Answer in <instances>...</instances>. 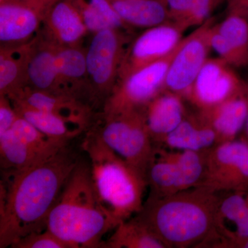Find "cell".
I'll return each mask as SVG.
<instances>
[{
	"instance_id": "1",
	"label": "cell",
	"mask_w": 248,
	"mask_h": 248,
	"mask_svg": "<svg viewBox=\"0 0 248 248\" xmlns=\"http://www.w3.org/2000/svg\"><path fill=\"white\" fill-rule=\"evenodd\" d=\"M80 158L70 144L20 170L3 171L0 186V248L47 229L50 211Z\"/></svg>"
},
{
	"instance_id": "2",
	"label": "cell",
	"mask_w": 248,
	"mask_h": 248,
	"mask_svg": "<svg viewBox=\"0 0 248 248\" xmlns=\"http://www.w3.org/2000/svg\"><path fill=\"white\" fill-rule=\"evenodd\" d=\"M117 226L98 199L89 163L79 159L50 211L47 230L70 248H104L103 237Z\"/></svg>"
},
{
	"instance_id": "3",
	"label": "cell",
	"mask_w": 248,
	"mask_h": 248,
	"mask_svg": "<svg viewBox=\"0 0 248 248\" xmlns=\"http://www.w3.org/2000/svg\"><path fill=\"white\" fill-rule=\"evenodd\" d=\"M89 159L91 179L102 206L117 226L143 208L144 174L110 149L91 127L81 144Z\"/></svg>"
},
{
	"instance_id": "4",
	"label": "cell",
	"mask_w": 248,
	"mask_h": 248,
	"mask_svg": "<svg viewBox=\"0 0 248 248\" xmlns=\"http://www.w3.org/2000/svg\"><path fill=\"white\" fill-rule=\"evenodd\" d=\"M205 196L152 197L135 218L165 246L186 247L208 234L213 223V202Z\"/></svg>"
},
{
	"instance_id": "5",
	"label": "cell",
	"mask_w": 248,
	"mask_h": 248,
	"mask_svg": "<svg viewBox=\"0 0 248 248\" xmlns=\"http://www.w3.org/2000/svg\"><path fill=\"white\" fill-rule=\"evenodd\" d=\"M130 32L106 29L92 34L86 49L87 102L93 109L104 107L118 79Z\"/></svg>"
},
{
	"instance_id": "6",
	"label": "cell",
	"mask_w": 248,
	"mask_h": 248,
	"mask_svg": "<svg viewBox=\"0 0 248 248\" xmlns=\"http://www.w3.org/2000/svg\"><path fill=\"white\" fill-rule=\"evenodd\" d=\"M101 124L93 126L99 136L110 149L146 177L153 151L143 110L101 115Z\"/></svg>"
},
{
	"instance_id": "7",
	"label": "cell",
	"mask_w": 248,
	"mask_h": 248,
	"mask_svg": "<svg viewBox=\"0 0 248 248\" xmlns=\"http://www.w3.org/2000/svg\"><path fill=\"white\" fill-rule=\"evenodd\" d=\"M179 46L165 58L117 80L102 108L101 115L143 110L164 91L168 71Z\"/></svg>"
},
{
	"instance_id": "8",
	"label": "cell",
	"mask_w": 248,
	"mask_h": 248,
	"mask_svg": "<svg viewBox=\"0 0 248 248\" xmlns=\"http://www.w3.org/2000/svg\"><path fill=\"white\" fill-rule=\"evenodd\" d=\"M214 22L208 19L190 35L183 39L168 71L165 91L186 95L212 50Z\"/></svg>"
},
{
	"instance_id": "9",
	"label": "cell",
	"mask_w": 248,
	"mask_h": 248,
	"mask_svg": "<svg viewBox=\"0 0 248 248\" xmlns=\"http://www.w3.org/2000/svg\"><path fill=\"white\" fill-rule=\"evenodd\" d=\"M184 31L171 21L146 29L128 44L117 80L172 53L182 42Z\"/></svg>"
},
{
	"instance_id": "10",
	"label": "cell",
	"mask_w": 248,
	"mask_h": 248,
	"mask_svg": "<svg viewBox=\"0 0 248 248\" xmlns=\"http://www.w3.org/2000/svg\"><path fill=\"white\" fill-rule=\"evenodd\" d=\"M58 0H4L0 2V42L24 43L42 29L47 14Z\"/></svg>"
},
{
	"instance_id": "11",
	"label": "cell",
	"mask_w": 248,
	"mask_h": 248,
	"mask_svg": "<svg viewBox=\"0 0 248 248\" xmlns=\"http://www.w3.org/2000/svg\"><path fill=\"white\" fill-rule=\"evenodd\" d=\"M221 58H208L186 96L203 110L219 105L241 91L245 81Z\"/></svg>"
},
{
	"instance_id": "12",
	"label": "cell",
	"mask_w": 248,
	"mask_h": 248,
	"mask_svg": "<svg viewBox=\"0 0 248 248\" xmlns=\"http://www.w3.org/2000/svg\"><path fill=\"white\" fill-rule=\"evenodd\" d=\"M8 97L14 104L62 116L84 124L89 128L91 127L93 109L76 98L37 91L28 86Z\"/></svg>"
},
{
	"instance_id": "13",
	"label": "cell",
	"mask_w": 248,
	"mask_h": 248,
	"mask_svg": "<svg viewBox=\"0 0 248 248\" xmlns=\"http://www.w3.org/2000/svg\"><path fill=\"white\" fill-rule=\"evenodd\" d=\"M211 177L215 182L243 192L248 188V142L229 141L214 153L211 163Z\"/></svg>"
},
{
	"instance_id": "14",
	"label": "cell",
	"mask_w": 248,
	"mask_h": 248,
	"mask_svg": "<svg viewBox=\"0 0 248 248\" xmlns=\"http://www.w3.org/2000/svg\"><path fill=\"white\" fill-rule=\"evenodd\" d=\"M41 31L60 46H79L89 33L73 0H58L47 14Z\"/></svg>"
},
{
	"instance_id": "15",
	"label": "cell",
	"mask_w": 248,
	"mask_h": 248,
	"mask_svg": "<svg viewBox=\"0 0 248 248\" xmlns=\"http://www.w3.org/2000/svg\"><path fill=\"white\" fill-rule=\"evenodd\" d=\"M56 65L59 87L63 95L87 102L86 49L79 46H57Z\"/></svg>"
},
{
	"instance_id": "16",
	"label": "cell",
	"mask_w": 248,
	"mask_h": 248,
	"mask_svg": "<svg viewBox=\"0 0 248 248\" xmlns=\"http://www.w3.org/2000/svg\"><path fill=\"white\" fill-rule=\"evenodd\" d=\"M57 46L41 30L34 38L27 70V86L31 89L62 94L57 71Z\"/></svg>"
},
{
	"instance_id": "17",
	"label": "cell",
	"mask_w": 248,
	"mask_h": 248,
	"mask_svg": "<svg viewBox=\"0 0 248 248\" xmlns=\"http://www.w3.org/2000/svg\"><path fill=\"white\" fill-rule=\"evenodd\" d=\"M34 38L24 43L0 46V96L9 97L27 86L28 65Z\"/></svg>"
},
{
	"instance_id": "18",
	"label": "cell",
	"mask_w": 248,
	"mask_h": 248,
	"mask_svg": "<svg viewBox=\"0 0 248 248\" xmlns=\"http://www.w3.org/2000/svg\"><path fill=\"white\" fill-rule=\"evenodd\" d=\"M203 113V118L217 134L234 138L246 125L248 117V83L245 81L237 94Z\"/></svg>"
},
{
	"instance_id": "19",
	"label": "cell",
	"mask_w": 248,
	"mask_h": 248,
	"mask_svg": "<svg viewBox=\"0 0 248 248\" xmlns=\"http://www.w3.org/2000/svg\"><path fill=\"white\" fill-rule=\"evenodd\" d=\"M143 111L151 138L166 137L184 120V106L180 95L165 90L155 97Z\"/></svg>"
},
{
	"instance_id": "20",
	"label": "cell",
	"mask_w": 248,
	"mask_h": 248,
	"mask_svg": "<svg viewBox=\"0 0 248 248\" xmlns=\"http://www.w3.org/2000/svg\"><path fill=\"white\" fill-rule=\"evenodd\" d=\"M129 28L156 27L170 22L166 3L160 0H108Z\"/></svg>"
},
{
	"instance_id": "21",
	"label": "cell",
	"mask_w": 248,
	"mask_h": 248,
	"mask_svg": "<svg viewBox=\"0 0 248 248\" xmlns=\"http://www.w3.org/2000/svg\"><path fill=\"white\" fill-rule=\"evenodd\" d=\"M12 104L18 115L29 121L42 133L50 138L71 141L82 132L89 129L84 124L71 119L36 110L22 104Z\"/></svg>"
},
{
	"instance_id": "22",
	"label": "cell",
	"mask_w": 248,
	"mask_h": 248,
	"mask_svg": "<svg viewBox=\"0 0 248 248\" xmlns=\"http://www.w3.org/2000/svg\"><path fill=\"white\" fill-rule=\"evenodd\" d=\"M46 159L26 144L12 129L0 134V165L3 171L20 170Z\"/></svg>"
},
{
	"instance_id": "23",
	"label": "cell",
	"mask_w": 248,
	"mask_h": 248,
	"mask_svg": "<svg viewBox=\"0 0 248 248\" xmlns=\"http://www.w3.org/2000/svg\"><path fill=\"white\" fill-rule=\"evenodd\" d=\"M203 125L195 121L183 120L182 123L166 136L168 144L173 148L197 151L211 146L217 133L203 118Z\"/></svg>"
},
{
	"instance_id": "24",
	"label": "cell",
	"mask_w": 248,
	"mask_h": 248,
	"mask_svg": "<svg viewBox=\"0 0 248 248\" xmlns=\"http://www.w3.org/2000/svg\"><path fill=\"white\" fill-rule=\"evenodd\" d=\"M105 248H162L165 245L137 219L124 221L104 243Z\"/></svg>"
},
{
	"instance_id": "25",
	"label": "cell",
	"mask_w": 248,
	"mask_h": 248,
	"mask_svg": "<svg viewBox=\"0 0 248 248\" xmlns=\"http://www.w3.org/2000/svg\"><path fill=\"white\" fill-rule=\"evenodd\" d=\"M215 27L238 55L243 67L248 66V19L230 13L223 22L215 24Z\"/></svg>"
},
{
	"instance_id": "26",
	"label": "cell",
	"mask_w": 248,
	"mask_h": 248,
	"mask_svg": "<svg viewBox=\"0 0 248 248\" xmlns=\"http://www.w3.org/2000/svg\"><path fill=\"white\" fill-rule=\"evenodd\" d=\"M12 248H70L69 246L56 235L46 230L38 233H33L18 240Z\"/></svg>"
},
{
	"instance_id": "27",
	"label": "cell",
	"mask_w": 248,
	"mask_h": 248,
	"mask_svg": "<svg viewBox=\"0 0 248 248\" xmlns=\"http://www.w3.org/2000/svg\"><path fill=\"white\" fill-rule=\"evenodd\" d=\"M212 49L217 54L218 58L226 62L232 67H243L242 63L226 39L218 32L216 27L213 26L211 32Z\"/></svg>"
},
{
	"instance_id": "28",
	"label": "cell",
	"mask_w": 248,
	"mask_h": 248,
	"mask_svg": "<svg viewBox=\"0 0 248 248\" xmlns=\"http://www.w3.org/2000/svg\"><path fill=\"white\" fill-rule=\"evenodd\" d=\"M248 208V198H244L240 192L228 197L222 203L220 213L224 218L236 223L246 213Z\"/></svg>"
},
{
	"instance_id": "29",
	"label": "cell",
	"mask_w": 248,
	"mask_h": 248,
	"mask_svg": "<svg viewBox=\"0 0 248 248\" xmlns=\"http://www.w3.org/2000/svg\"><path fill=\"white\" fill-rule=\"evenodd\" d=\"M169 10L170 20L184 28L187 18L195 6V0H165Z\"/></svg>"
},
{
	"instance_id": "30",
	"label": "cell",
	"mask_w": 248,
	"mask_h": 248,
	"mask_svg": "<svg viewBox=\"0 0 248 248\" xmlns=\"http://www.w3.org/2000/svg\"><path fill=\"white\" fill-rule=\"evenodd\" d=\"M18 117L11 99L6 96H0V134L11 130Z\"/></svg>"
},
{
	"instance_id": "31",
	"label": "cell",
	"mask_w": 248,
	"mask_h": 248,
	"mask_svg": "<svg viewBox=\"0 0 248 248\" xmlns=\"http://www.w3.org/2000/svg\"><path fill=\"white\" fill-rule=\"evenodd\" d=\"M231 14H234L248 19V0H230Z\"/></svg>"
},
{
	"instance_id": "32",
	"label": "cell",
	"mask_w": 248,
	"mask_h": 248,
	"mask_svg": "<svg viewBox=\"0 0 248 248\" xmlns=\"http://www.w3.org/2000/svg\"><path fill=\"white\" fill-rule=\"evenodd\" d=\"M245 127H246V133H247L248 138V117L247 121H246V125H245Z\"/></svg>"
},
{
	"instance_id": "33",
	"label": "cell",
	"mask_w": 248,
	"mask_h": 248,
	"mask_svg": "<svg viewBox=\"0 0 248 248\" xmlns=\"http://www.w3.org/2000/svg\"><path fill=\"white\" fill-rule=\"evenodd\" d=\"M4 1V0H0V2H1V1Z\"/></svg>"
},
{
	"instance_id": "34",
	"label": "cell",
	"mask_w": 248,
	"mask_h": 248,
	"mask_svg": "<svg viewBox=\"0 0 248 248\" xmlns=\"http://www.w3.org/2000/svg\"></svg>"
}]
</instances>
